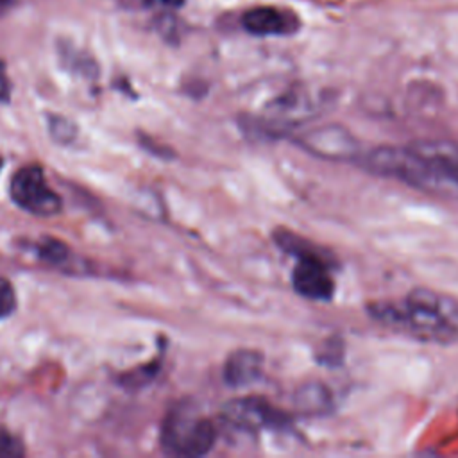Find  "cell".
Here are the masks:
<instances>
[{
	"instance_id": "6da1fadb",
	"label": "cell",
	"mask_w": 458,
	"mask_h": 458,
	"mask_svg": "<svg viewBox=\"0 0 458 458\" xmlns=\"http://www.w3.org/2000/svg\"><path fill=\"white\" fill-rule=\"evenodd\" d=\"M367 313L377 324L420 342H458V299L429 288H413L397 301L370 302Z\"/></svg>"
},
{
	"instance_id": "7a4b0ae2",
	"label": "cell",
	"mask_w": 458,
	"mask_h": 458,
	"mask_svg": "<svg viewBox=\"0 0 458 458\" xmlns=\"http://www.w3.org/2000/svg\"><path fill=\"white\" fill-rule=\"evenodd\" d=\"M354 161L370 174L397 179L408 186L424 191L451 195L458 191V186L453 184L437 166H433L411 145L374 147L367 152L361 150Z\"/></svg>"
},
{
	"instance_id": "3957f363",
	"label": "cell",
	"mask_w": 458,
	"mask_h": 458,
	"mask_svg": "<svg viewBox=\"0 0 458 458\" xmlns=\"http://www.w3.org/2000/svg\"><path fill=\"white\" fill-rule=\"evenodd\" d=\"M161 445L174 456L208 454L216 442L215 424L199 413L193 403L179 401L174 404L161 424Z\"/></svg>"
},
{
	"instance_id": "277c9868",
	"label": "cell",
	"mask_w": 458,
	"mask_h": 458,
	"mask_svg": "<svg viewBox=\"0 0 458 458\" xmlns=\"http://www.w3.org/2000/svg\"><path fill=\"white\" fill-rule=\"evenodd\" d=\"M9 193L18 208L36 216H54L63 209L61 197L50 188L38 165L21 166L11 179Z\"/></svg>"
},
{
	"instance_id": "5b68a950",
	"label": "cell",
	"mask_w": 458,
	"mask_h": 458,
	"mask_svg": "<svg viewBox=\"0 0 458 458\" xmlns=\"http://www.w3.org/2000/svg\"><path fill=\"white\" fill-rule=\"evenodd\" d=\"M292 270L293 290L310 301H331L335 295V279L331 274L333 261L320 249H311L295 256Z\"/></svg>"
},
{
	"instance_id": "8992f818",
	"label": "cell",
	"mask_w": 458,
	"mask_h": 458,
	"mask_svg": "<svg viewBox=\"0 0 458 458\" xmlns=\"http://www.w3.org/2000/svg\"><path fill=\"white\" fill-rule=\"evenodd\" d=\"M222 420L227 426L242 431L283 429L290 424V419L284 411L258 395L231 399L222 408Z\"/></svg>"
},
{
	"instance_id": "52a82bcc",
	"label": "cell",
	"mask_w": 458,
	"mask_h": 458,
	"mask_svg": "<svg viewBox=\"0 0 458 458\" xmlns=\"http://www.w3.org/2000/svg\"><path fill=\"white\" fill-rule=\"evenodd\" d=\"M297 143L313 156L322 159H336V161H354L360 152V141L340 125H322L315 127L297 138Z\"/></svg>"
},
{
	"instance_id": "ba28073f",
	"label": "cell",
	"mask_w": 458,
	"mask_h": 458,
	"mask_svg": "<svg viewBox=\"0 0 458 458\" xmlns=\"http://www.w3.org/2000/svg\"><path fill=\"white\" fill-rule=\"evenodd\" d=\"M242 25L254 36H286L299 27L297 18L283 9L254 7L242 16Z\"/></svg>"
},
{
	"instance_id": "9c48e42d",
	"label": "cell",
	"mask_w": 458,
	"mask_h": 458,
	"mask_svg": "<svg viewBox=\"0 0 458 458\" xmlns=\"http://www.w3.org/2000/svg\"><path fill=\"white\" fill-rule=\"evenodd\" d=\"M263 354L256 349H236L224 363V381L233 388L252 385L263 374Z\"/></svg>"
},
{
	"instance_id": "30bf717a",
	"label": "cell",
	"mask_w": 458,
	"mask_h": 458,
	"mask_svg": "<svg viewBox=\"0 0 458 458\" xmlns=\"http://www.w3.org/2000/svg\"><path fill=\"white\" fill-rule=\"evenodd\" d=\"M410 145L458 186V143L444 140H420Z\"/></svg>"
},
{
	"instance_id": "8fae6325",
	"label": "cell",
	"mask_w": 458,
	"mask_h": 458,
	"mask_svg": "<svg viewBox=\"0 0 458 458\" xmlns=\"http://www.w3.org/2000/svg\"><path fill=\"white\" fill-rule=\"evenodd\" d=\"M293 406L302 415H326L333 411V394L322 381L302 383L292 395Z\"/></svg>"
},
{
	"instance_id": "7c38bea8",
	"label": "cell",
	"mask_w": 458,
	"mask_h": 458,
	"mask_svg": "<svg viewBox=\"0 0 458 458\" xmlns=\"http://www.w3.org/2000/svg\"><path fill=\"white\" fill-rule=\"evenodd\" d=\"M317 361L326 367H336L344 361V342L336 336L326 340L320 347V352H317Z\"/></svg>"
},
{
	"instance_id": "4fadbf2b",
	"label": "cell",
	"mask_w": 458,
	"mask_h": 458,
	"mask_svg": "<svg viewBox=\"0 0 458 458\" xmlns=\"http://www.w3.org/2000/svg\"><path fill=\"white\" fill-rule=\"evenodd\" d=\"M25 454L21 440L0 424V458H20Z\"/></svg>"
},
{
	"instance_id": "5bb4252c",
	"label": "cell",
	"mask_w": 458,
	"mask_h": 458,
	"mask_svg": "<svg viewBox=\"0 0 458 458\" xmlns=\"http://www.w3.org/2000/svg\"><path fill=\"white\" fill-rule=\"evenodd\" d=\"M66 254H68V249L63 242L59 240H52V238H47L39 243V258L45 259V261H50V263H59V261H64L66 259Z\"/></svg>"
},
{
	"instance_id": "9a60e30c",
	"label": "cell",
	"mask_w": 458,
	"mask_h": 458,
	"mask_svg": "<svg viewBox=\"0 0 458 458\" xmlns=\"http://www.w3.org/2000/svg\"><path fill=\"white\" fill-rule=\"evenodd\" d=\"M16 308V293L13 284L0 276V318L9 317Z\"/></svg>"
},
{
	"instance_id": "2e32d148",
	"label": "cell",
	"mask_w": 458,
	"mask_h": 458,
	"mask_svg": "<svg viewBox=\"0 0 458 458\" xmlns=\"http://www.w3.org/2000/svg\"><path fill=\"white\" fill-rule=\"evenodd\" d=\"M11 97V82L5 72V64L0 61V102H7Z\"/></svg>"
},
{
	"instance_id": "e0dca14e",
	"label": "cell",
	"mask_w": 458,
	"mask_h": 458,
	"mask_svg": "<svg viewBox=\"0 0 458 458\" xmlns=\"http://www.w3.org/2000/svg\"><path fill=\"white\" fill-rule=\"evenodd\" d=\"M147 5H161V7H179L184 0H143Z\"/></svg>"
},
{
	"instance_id": "ac0fdd59",
	"label": "cell",
	"mask_w": 458,
	"mask_h": 458,
	"mask_svg": "<svg viewBox=\"0 0 458 458\" xmlns=\"http://www.w3.org/2000/svg\"><path fill=\"white\" fill-rule=\"evenodd\" d=\"M14 0H0V9H4V7H7V5H11Z\"/></svg>"
},
{
	"instance_id": "d6986e66",
	"label": "cell",
	"mask_w": 458,
	"mask_h": 458,
	"mask_svg": "<svg viewBox=\"0 0 458 458\" xmlns=\"http://www.w3.org/2000/svg\"><path fill=\"white\" fill-rule=\"evenodd\" d=\"M0 168H2V157H0Z\"/></svg>"
}]
</instances>
